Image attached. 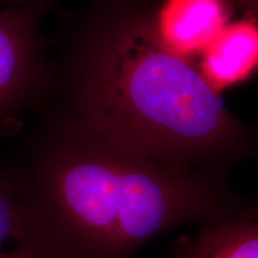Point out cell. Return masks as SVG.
Instances as JSON below:
<instances>
[{
    "instance_id": "cell-9",
    "label": "cell",
    "mask_w": 258,
    "mask_h": 258,
    "mask_svg": "<svg viewBox=\"0 0 258 258\" xmlns=\"http://www.w3.org/2000/svg\"><path fill=\"white\" fill-rule=\"evenodd\" d=\"M0 258H34L23 247L14 246L12 249L0 250Z\"/></svg>"
},
{
    "instance_id": "cell-5",
    "label": "cell",
    "mask_w": 258,
    "mask_h": 258,
    "mask_svg": "<svg viewBox=\"0 0 258 258\" xmlns=\"http://www.w3.org/2000/svg\"><path fill=\"white\" fill-rule=\"evenodd\" d=\"M258 61L257 17L244 16L230 22L205 48L198 69L218 95L252 76Z\"/></svg>"
},
{
    "instance_id": "cell-10",
    "label": "cell",
    "mask_w": 258,
    "mask_h": 258,
    "mask_svg": "<svg viewBox=\"0 0 258 258\" xmlns=\"http://www.w3.org/2000/svg\"><path fill=\"white\" fill-rule=\"evenodd\" d=\"M24 2H29V4H51V0H24Z\"/></svg>"
},
{
    "instance_id": "cell-8",
    "label": "cell",
    "mask_w": 258,
    "mask_h": 258,
    "mask_svg": "<svg viewBox=\"0 0 258 258\" xmlns=\"http://www.w3.org/2000/svg\"><path fill=\"white\" fill-rule=\"evenodd\" d=\"M234 6L235 11H241L244 16H254L257 17L258 0H230Z\"/></svg>"
},
{
    "instance_id": "cell-2",
    "label": "cell",
    "mask_w": 258,
    "mask_h": 258,
    "mask_svg": "<svg viewBox=\"0 0 258 258\" xmlns=\"http://www.w3.org/2000/svg\"><path fill=\"white\" fill-rule=\"evenodd\" d=\"M5 163L22 214L17 246L34 258H133L182 225L257 217L226 173L178 170L35 112Z\"/></svg>"
},
{
    "instance_id": "cell-3",
    "label": "cell",
    "mask_w": 258,
    "mask_h": 258,
    "mask_svg": "<svg viewBox=\"0 0 258 258\" xmlns=\"http://www.w3.org/2000/svg\"><path fill=\"white\" fill-rule=\"evenodd\" d=\"M49 6L0 10V135L18 131L46 96L50 56L40 23Z\"/></svg>"
},
{
    "instance_id": "cell-6",
    "label": "cell",
    "mask_w": 258,
    "mask_h": 258,
    "mask_svg": "<svg viewBox=\"0 0 258 258\" xmlns=\"http://www.w3.org/2000/svg\"><path fill=\"white\" fill-rule=\"evenodd\" d=\"M170 258H258L256 217H238L200 226L194 237H180Z\"/></svg>"
},
{
    "instance_id": "cell-4",
    "label": "cell",
    "mask_w": 258,
    "mask_h": 258,
    "mask_svg": "<svg viewBox=\"0 0 258 258\" xmlns=\"http://www.w3.org/2000/svg\"><path fill=\"white\" fill-rule=\"evenodd\" d=\"M235 12L230 0H160L157 30L172 53L194 61Z\"/></svg>"
},
{
    "instance_id": "cell-1",
    "label": "cell",
    "mask_w": 258,
    "mask_h": 258,
    "mask_svg": "<svg viewBox=\"0 0 258 258\" xmlns=\"http://www.w3.org/2000/svg\"><path fill=\"white\" fill-rule=\"evenodd\" d=\"M160 0H89L67 16L37 111L178 170L227 173L256 135L211 89L194 61L157 30Z\"/></svg>"
},
{
    "instance_id": "cell-7",
    "label": "cell",
    "mask_w": 258,
    "mask_h": 258,
    "mask_svg": "<svg viewBox=\"0 0 258 258\" xmlns=\"http://www.w3.org/2000/svg\"><path fill=\"white\" fill-rule=\"evenodd\" d=\"M22 235V214L5 163L0 161V250L17 246Z\"/></svg>"
}]
</instances>
